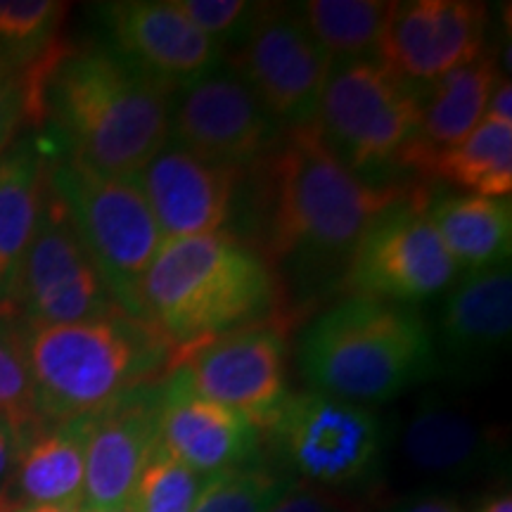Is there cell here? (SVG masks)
<instances>
[{"label":"cell","mask_w":512,"mask_h":512,"mask_svg":"<svg viewBox=\"0 0 512 512\" xmlns=\"http://www.w3.org/2000/svg\"><path fill=\"white\" fill-rule=\"evenodd\" d=\"M171 95L112 50L69 48L48 81L46 121L64 157L95 174L136 178L169 143Z\"/></svg>","instance_id":"7a4b0ae2"},{"label":"cell","mask_w":512,"mask_h":512,"mask_svg":"<svg viewBox=\"0 0 512 512\" xmlns=\"http://www.w3.org/2000/svg\"><path fill=\"white\" fill-rule=\"evenodd\" d=\"M226 67L245 83L280 128L316 121L332 60L294 8L261 5Z\"/></svg>","instance_id":"30bf717a"},{"label":"cell","mask_w":512,"mask_h":512,"mask_svg":"<svg viewBox=\"0 0 512 512\" xmlns=\"http://www.w3.org/2000/svg\"><path fill=\"white\" fill-rule=\"evenodd\" d=\"M297 479L273 465L219 472L204 486L192 512H271Z\"/></svg>","instance_id":"83f0119b"},{"label":"cell","mask_w":512,"mask_h":512,"mask_svg":"<svg viewBox=\"0 0 512 512\" xmlns=\"http://www.w3.org/2000/svg\"><path fill=\"white\" fill-rule=\"evenodd\" d=\"M484 121L501 126H512V83L508 76L498 81V86L491 93L489 105H486Z\"/></svg>","instance_id":"d590c367"},{"label":"cell","mask_w":512,"mask_h":512,"mask_svg":"<svg viewBox=\"0 0 512 512\" xmlns=\"http://www.w3.org/2000/svg\"><path fill=\"white\" fill-rule=\"evenodd\" d=\"M79 503H41V505H24L17 512H81Z\"/></svg>","instance_id":"8d00e7d4"},{"label":"cell","mask_w":512,"mask_h":512,"mask_svg":"<svg viewBox=\"0 0 512 512\" xmlns=\"http://www.w3.org/2000/svg\"><path fill=\"white\" fill-rule=\"evenodd\" d=\"M479 512H512V496L510 491H505V494H498L494 498H489L486 505Z\"/></svg>","instance_id":"74e56055"},{"label":"cell","mask_w":512,"mask_h":512,"mask_svg":"<svg viewBox=\"0 0 512 512\" xmlns=\"http://www.w3.org/2000/svg\"><path fill=\"white\" fill-rule=\"evenodd\" d=\"M19 124H22V107H19L15 79L0 69V157L8 152V145Z\"/></svg>","instance_id":"d6a6232c"},{"label":"cell","mask_w":512,"mask_h":512,"mask_svg":"<svg viewBox=\"0 0 512 512\" xmlns=\"http://www.w3.org/2000/svg\"><path fill=\"white\" fill-rule=\"evenodd\" d=\"M19 505L8 496V491H0V512H17Z\"/></svg>","instance_id":"f35d334b"},{"label":"cell","mask_w":512,"mask_h":512,"mask_svg":"<svg viewBox=\"0 0 512 512\" xmlns=\"http://www.w3.org/2000/svg\"><path fill=\"white\" fill-rule=\"evenodd\" d=\"M387 512H465L456 498L437 494V491H420V494L406 496L403 501L392 505Z\"/></svg>","instance_id":"e575fe53"},{"label":"cell","mask_w":512,"mask_h":512,"mask_svg":"<svg viewBox=\"0 0 512 512\" xmlns=\"http://www.w3.org/2000/svg\"><path fill=\"white\" fill-rule=\"evenodd\" d=\"M159 446L190 470L214 477L252 465L261 432L245 415L197 394L183 370L174 368L162 382Z\"/></svg>","instance_id":"ffe728a7"},{"label":"cell","mask_w":512,"mask_h":512,"mask_svg":"<svg viewBox=\"0 0 512 512\" xmlns=\"http://www.w3.org/2000/svg\"><path fill=\"white\" fill-rule=\"evenodd\" d=\"M64 12L57 0H0V69L17 76L53 48Z\"/></svg>","instance_id":"4316f807"},{"label":"cell","mask_w":512,"mask_h":512,"mask_svg":"<svg viewBox=\"0 0 512 512\" xmlns=\"http://www.w3.org/2000/svg\"><path fill=\"white\" fill-rule=\"evenodd\" d=\"M209 479L159 446L140 472L128 508L131 512H192Z\"/></svg>","instance_id":"f1b7e54d"},{"label":"cell","mask_w":512,"mask_h":512,"mask_svg":"<svg viewBox=\"0 0 512 512\" xmlns=\"http://www.w3.org/2000/svg\"><path fill=\"white\" fill-rule=\"evenodd\" d=\"M43 425L95 418L166 380L178 354L150 320L117 309L67 325L19 323Z\"/></svg>","instance_id":"3957f363"},{"label":"cell","mask_w":512,"mask_h":512,"mask_svg":"<svg viewBox=\"0 0 512 512\" xmlns=\"http://www.w3.org/2000/svg\"><path fill=\"white\" fill-rule=\"evenodd\" d=\"M394 3L387 0H306L294 5L311 36L335 62L375 57Z\"/></svg>","instance_id":"484cf974"},{"label":"cell","mask_w":512,"mask_h":512,"mask_svg":"<svg viewBox=\"0 0 512 512\" xmlns=\"http://www.w3.org/2000/svg\"><path fill=\"white\" fill-rule=\"evenodd\" d=\"M280 316L230 330L178 356L176 368L204 399L245 415L259 432L290 396V347Z\"/></svg>","instance_id":"7c38bea8"},{"label":"cell","mask_w":512,"mask_h":512,"mask_svg":"<svg viewBox=\"0 0 512 512\" xmlns=\"http://www.w3.org/2000/svg\"><path fill=\"white\" fill-rule=\"evenodd\" d=\"M242 178V169L207 162L169 140L136 181L164 242H171L226 228Z\"/></svg>","instance_id":"e0dca14e"},{"label":"cell","mask_w":512,"mask_h":512,"mask_svg":"<svg viewBox=\"0 0 512 512\" xmlns=\"http://www.w3.org/2000/svg\"><path fill=\"white\" fill-rule=\"evenodd\" d=\"M299 370L311 392L370 406L430 382L439 361L418 309L347 297L304 330Z\"/></svg>","instance_id":"5b68a950"},{"label":"cell","mask_w":512,"mask_h":512,"mask_svg":"<svg viewBox=\"0 0 512 512\" xmlns=\"http://www.w3.org/2000/svg\"><path fill=\"white\" fill-rule=\"evenodd\" d=\"M422 174L463 188L470 195L510 200L512 126L482 121L463 143L427 159Z\"/></svg>","instance_id":"d4e9b609"},{"label":"cell","mask_w":512,"mask_h":512,"mask_svg":"<svg viewBox=\"0 0 512 512\" xmlns=\"http://www.w3.org/2000/svg\"><path fill=\"white\" fill-rule=\"evenodd\" d=\"M287 475L328 494L373 482L387 451V425L368 406L318 392L290 394L261 432Z\"/></svg>","instance_id":"ba28073f"},{"label":"cell","mask_w":512,"mask_h":512,"mask_svg":"<svg viewBox=\"0 0 512 512\" xmlns=\"http://www.w3.org/2000/svg\"><path fill=\"white\" fill-rule=\"evenodd\" d=\"M259 176V247L271 271L313 287L339 278L384 209L408 185L370 183L325 143L316 124L285 128Z\"/></svg>","instance_id":"6da1fadb"},{"label":"cell","mask_w":512,"mask_h":512,"mask_svg":"<svg viewBox=\"0 0 512 512\" xmlns=\"http://www.w3.org/2000/svg\"><path fill=\"white\" fill-rule=\"evenodd\" d=\"M280 294L256 247L219 230L164 242L140 285V311L183 356L266 313L280 316Z\"/></svg>","instance_id":"277c9868"},{"label":"cell","mask_w":512,"mask_h":512,"mask_svg":"<svg viewBox=\"0 0 512 512\" xmlns=\"http://www.w3.org/2000/svg\"><path fill=\"white\" fill-rule=\"evenodd\" d=\"M117 309L67 207L48 185L12 311L22 316V325L43 328L79 323Z\"/></svg>","instance_id":"8fae6325"},{"label":"cell","mask_w":512,"mask_h":512,"mask_svg":"<svg viewBox=\"0 0 512 512\" xmlns=\"http://www.w3.org/2000/svg\"><path fill=\"white\" fill-rule=\"evenodd\" d=\"M427 214L446 252L451 254L458 275L510 264V200L456 192V195L430 197Z\"/></svg>","instance_id":"cb8c5ba5"},{"label":"cell","mask_w":512,"mask_h":512,"mask_svg":"<svg viewBox=\"0 0 512 512\" xmlns=\"http://www.w3.org/2000/svg\"><path fill=\"white\" fill-rule=\"evenodd\" d=\"M88 425L91 418L46 425L24 444L5 489L19 508L41 503L83 505Z\"/></svg>","instance_id":"603a6c76"},{"label":"cell","mask_w":512,"mask_h":512,"mask_svg":"<svg viewBox=\"0 0 512 512\" xmlns=\"http://www.w3.org/2000/svg\"><path fill=\"white\" fill-rule=\"evenodd\" d=\"M420 114V86L377 57H361L335 62L313 124L351 171L366 176L403 166Z\"/></svg>","instance_id":"52a82bcc"},{"label":"cell","mask_w":512,"mask_h":512,"mask_svg":"<svg viewBox=\"0 0 512 512\" xmlns=\"http://www.w3.org/2000/svg\"><path fill=\"white\" fill-rule=\"evenodd\" d=\"M280 136L275 119L228 67H216L171 95L169 140L207 162L245 171Z\"/></svg>","instance_id":"4fadbf2b"},{"label":"cell","mask_w":512,"mask_h":512,"mask_svg":"<svg viewBox=\"0 0 512 512\" xmlns=\"http://www.w3.org/2000/svg\"><path fill=\"white\" fill-rule=\"evenodd\" d=\"M271 512H356L344 496L297 482Z\"/></svg>","instance_id":"1f68e13d"},{"label":"cell","mask_w":512,"mask_h":512,"mask_svg":"<svg viewBox=\"0 0 512 512\" xmlns=\"http://www.w3.org/2000/svg\"><path fill=\"white\" fill-rule=\"evenodd\" d=\"M48 185L67 207L114 302L143 318L140 285L164 238L136 178L95 174L60 155L48 162Z\"/></svg>","instance_id":"8992f818"},{"label":"cell","mask_w":512,"mask_h":512,"mask_svg":"<svg viewBox=\"0 0 512 512\" xmlns=\"http://www.w3.org/2000/svg\"><path fill=\"white\" fill-rule=\"evenodd\" d=\"M24 444L27 441H24L22 434H17L8 420L0 418V491L8 489Z\"/></svg>","instance_id":"836d02e7"},{"label":"cell","mask_w":512,"mask_h":512,"mask_svg":"<svg viewBox=\"0 0 512 512\" xmlns=\"http://www.w3.org/2000/svg\"><path fill=\"white\" fill-rule=\"evenodd\" d=\"M171 3L192 27L200 29L219 48L238 41L259 10V3H247V0H171Z\"/></svg>","instance_id":"4dcf8cb0"},{"label":"cell","mask_w":512,"mask_h":512,"mask_svg":"<svg viewBox=\"0 0 512 512\" xmlns=\"http://www.w3.org/2000/svg\"><path fill=\"white\" fill-rule=\"evenodd\" d=\"M162 382L136 389L91 418L83 508H126L131 501L140 472L159 448Z\"/></svg>","instance_id":"d6986e66"},{"label":"cell","mask_w":512,"mask_h":512,"mask_svg":"<svg viewBox=\"0 0 512 512\" xmlns=\"http://www.w3.org/2000/svg\"><path fill=\"white\" fill-rule=\"evenodd\" d=\"M48 152L19 140L0 157V311H10L48 188Z\"/></svg>","instance_id":"7402d4cb"},{"label":"cell","mask_w":512,"mask_h":512,"mask_svg":"<svg viewBox=\"0 0 512 512\" xmlns=\"http://www.w3.org/2000/svg\"><path fill=\"white\" fill-rule=\"evenodd\" d=\"M430 335L439 370L465 380L494 368L512 337L510 264L460 273L441 299Z\"/></svg>","instance_id":"9a60e30c"},{"label":"cell","mask_w":512,"mask_h":512,"mask_svg":"<svg viewBox=\"0 0 512 512\" xmlns=\"http://www.w3.org/2000/svg\"><path fill=\"white\" fill-rule=\"evenodd\" d=\"M100 17L112 53L169 91L176 93L219 67L221 48L192 27L171 0L105 3Z\"/></svg>","instance_id":"2e32d148"},{"label":"cell","mask_w":512,"mask_h":512,"mask_svg":"<svg viewBox=\"0 0 512 512\" xmlns=\"http://www.w3.org/2000/svg\"><path fill=\"white\" fill-rule=\"evenodd\" d=\"M489 10L475 0L394 3L375 57L415 86L441 79L484 53Z\"/></svg>","instance_id":"5bb4252c"},{"label":"cell","mask_w":512,"mask_h":512,"mask_svg":"<svg viewBox=\"0 0 512 512\" xmlns=\"http://www.w3.org/2000/svg\"><path fill=\"white\" fill-rule=\"evenodd\" d=\"M399 456L411 475L427 482H470L498 467L503 444L463 401L425 392L403 422Z\"/></svg>","instance_id":"ac0fdd59"},{"label":"cell","mask_w":512,"mask_h":512,"mask_svg":"<svg viewBox=\"0 0 512 512\" xmlns=\"http://www.w3.org/2000/svg\"><path fill=\"white\" fill-rule=\"evenodd\" d=\"M430 197V190L411 188L370 223L344 268L339 290L415 309L451 287L458 268L427 214Z\"/></svg>","instance_id":"9c48e42d"},{"label":"cell","mask_w":512,"mask_h":512,"mask_svg":"<svg viewBox=\"0 0 512 512\" xmlns=\"http://www.w3.org/2000/svg\"><path fill=\"white\" fill-rule=\"evenodd\" d=\"M501 79L496 55L484 50L475 62L427 83L430 88L422 91L418 138L408 147L403 166L422 171L427 159L463 143L484 121L486 105Z\"/></svg>","instance_id":"44dd1931"},{"label":"cell","mask_w":512,"mask_h":512,"mask_svg":"<svg viewBox=\"0 0 512 512\" xmlns=\"http://www.w3.org/2000/svg\"><path fill=\"white\" fill-rule=\"evenodd\" d=\"M0 418L8 420L24 441L46 427L38 418L34 380L19 325L0 316Z\"/></svg>","instance_id":"f546056e"},{"label":"cell","mask_w":512,"mask_h":512,"mask_svg":"<svg viewBox=\"0 0 512 512\" xmlns=\"http://www.w3.org/2000/svg\"><path fill=\"white\" fill-rule=\"evenodd\" d=\"M81 512H131V508H83Z\"/></svg>","instance_id":"ab89813d"}]
</instances>
